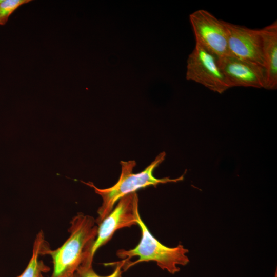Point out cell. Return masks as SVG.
Here are the masks:
<instances>
[{"label": "cell", "mask_w": 277, "mask_h": 277, "mask_svg": "<svg viewBox=\"0 0 277 277\" xmlns=\"http://www.w3.org/2000/svg\"><path fill=\"white\" fill-rule=\"evenodd\" d=\"M98 226L91 216L77 213L70 222V235L58 248H47L44 254H49L53 264L51 277H73L89 256L96 239Z\"/></svg>", "instance_id": "cell-1"}, {"label": "cell", "mask_w": 277, "mask_h": 277, "mask_svg": "<svg viewBox=\"0 0 277 277\" xmlns=\"http://www.w3.org/2000/svg\"><path fill=\"white\" fill-rule=\"evenodd\" d=\"M166 153H160L142 171L134 173L133 170L136 165L134 160L121 161V172L117 182L112 186L101 189L96 187L92 183H85L93 188L96 193L102 199L101 206L97 210V217L95 220L98 225L113 209L115 204L122 197L137 190L150 186H156L160 184L177 182L184 179V175L176 179L169 177L157 179L154 176V170L165 160Z\"/></svg>", "instance_id": "cell-2"}, {"label": "cell", "mask_w": 277, "mask_h": 277, "mask_svg": "<svg viewBox=\"0 0 277 277\" xmlns=\"http://www.w3.org/2000/svg\"><path fill=\"white\" fill-rule=\"evenodd\" d=\"M137 223L141 231L139 243L133 249H120L116 252V255L124 262L123 271L141 262L154 261L162 269L173 274L180 271L179 266H185L189 262L187 255L188 250L182 245L169 247L160 243L150 232L139 211Z\"/></svg>", "instance_id": "cell-3"}, {"label": "cell", "mask_w": 277, "mask_h": 277, "mask_svg": "<svg viewBox=\"0 0 277 277\" xmlns=\"http://www.w3.org/2000/svg\"><path fill=\"white\" fill-rule=\"evenodd\" d=\"M110 213L97 225V232L87 260L85 263H92L98 249L108 243L115 232L122 228L137 225V214L138 198L136 192L121 199Z\"/></svg>", "instance_id": "cell-4"}, {"label": "cell", "mask_w": 277, "mask_h": 277, "mask_svg": "<svg viewBox=\"0 0 277 277\" xmlns=\"http://www.w3.org/2000/svg\"><path fill=\"white\" fill-rule=\"evenodd\" d=\"M186 78L220 94L229 89L218 57L197 43L188 56Z\"/></svg>", "instance_id": "cell-5"}, {"label": "cell", "mask_w": 277, "mask_h": 277, "mask_svg": "<svg viewBox=\"0 0 277 277\" xmlns=\"http://www.w3.org/2000/svg\"><path fill=\"white\" fill-rule=\"evenodd\" d=\"M197 43L218 57L230 55L228 36L223 21L208 11L200 9L189 16Z\"/></svg>", "instance_id": "cell-6"}, {"label": "cell", "mask_w": 277, "mask_h": 277, "mask_svg": "<svg viewBox=\"0 0 277 277\" xmlns=\"http://www.w3.org/2000/svg\"><path fill=\"white\" fill-rule=\"evenodd\" d=\"M218 62L229 88L241 86L265 89V71L262 66L231 55L218 57Z\"/></svg>", "instance_id": "cell-7"}, {"label": "cell", "mask_w": 277, "mask_h": 277, "mask_svg": "<svg viewBox=\"0 0 277 277\" xmlns=\"http://www.w3.org/2000/svg\"><path fill=\"white\" fill-rule=\"evenodd\" d=\"M228 36L230 55L264 67L260 29H252L223 21Z\"/></svg>", "instance_id": "cell-8"}, {"label": "cell", "mask_w": 277, "mask_h": 277, "mask_svg": "<svg viewBox=\"0 0 277 277\" xmlns=\"http://www.w3.org/2000/svg\"><path fill=\"white\" fill-rule=\"evenodd\" d=\"M262 42L264 67L266 75L265 89L277 88V22L260 29Z\"/></svg>", "instance_id": "cell-9"}, {"label": "cell", "mask_w": 277, "mask_h": 277, "mask_svg": "<svg viewBox=\"0 0 277 277\" xmlns=\"http://www.w3.org/2000/svg\"><path fill=\"white\" fill-rule=\"evenodd\" d=\"M44 234L41 231L34 242L31 258L23 272L17 277H44L43 273L49 270L48 267L39 260V256L47 248Z\"/></svg>", "instance_id": "cell-10"}, {"label": "cell", "mask_w": 277, "mask_h": 277, "mask_svg": "<svg viewBox=\"0 0 277 277\" xmlns=\"http://www.w3.org/2000/svg\"><path fill=\"white\" fill-rule=\"evenodd\" d=\"M114 264V270L111 274L105 276L98 275L93 270L92 264L87 263H83L77 270L76 273L79 277H122L123 261L117 262Z\"/></svg>", "instance_id": "cell-11"}, {"label": "cell", "mask_w": 277, "mask_h": 277, "mask_svg": "<svg viewBox=\"0 0 277 277\" xmlns=\"http://www.w3.org/2000/svg\"><path fill=\"white\" fill-rule=\"evenodd\" d=\"M30 0H0V25H5L10 15L20 6Z\"/></svg>", "instance_id": "cell-12"}, {"label": "cell", "mask_w": 277, "mask_h": 277, "mask_svg": "<svg viewBox=\"0 0 277 277\" xmlns=\"http://www.w3.org/2000/svg\"><path fill=\"white\" fill-rule=\"evenodd\" d=\"M73 277H79V276L77 275V274L76 273V274Z\"/></svg>", "instance_id": "cell-13"}]
</instances>
